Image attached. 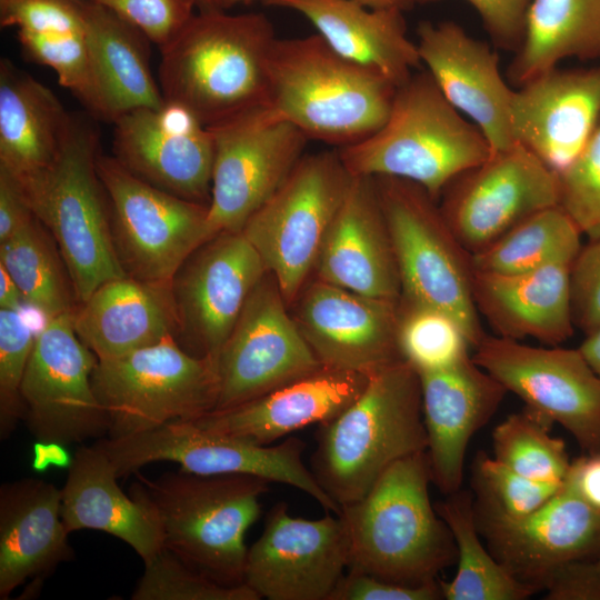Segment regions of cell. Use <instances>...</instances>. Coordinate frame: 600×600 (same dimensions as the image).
<instances>
[{"label": "cell", "instance_id": "1", "mask_svg": "<svg viewBox=\"0 0 600 600\" xmlns=\"http://www.w3.org/2000/svg\"><path fill=\"white\" fill-rule=\"evenodd\" d=\"M276 39L263 13L199 11L160 47L164 101L186 108L207 127L268 104Z\"/></svg>", "mask_w": 600, "mask_h": 600}, {"label": "cell", "instance_id": "2", "mask_svg": "<svg viewBox=\"0 0 600 600\" xmlns=\"http://www.w3.org/2000/svg\"><path fill=\"white\" fill-rule=\"evenodd\" d=\"M427 451L390 466L360 500L342 506L349 566L388 581L420 586L457 561L453 537L431 503Z\"/></svg>", "mask_w": 600, "mask_h": 600}, {"label": "cell", "instance_id": "3", "mask_svg": "<svg viewBox=\"0 0 600 600\" xmlns=\"http://www.w3.org/2000/svg\"><path fill=\"white\" fill-rule=\"evenodd\" d=\"M318 426L314 478L340 507L360 500L394 462L427 451L417 370L402 360L371 373L351 404Z\"/></svg>", "mask_w": 600, "mask_h": 600}, {"label": "cell", "instance_id": "4", "mask_svg": "<svg viewBox=\"0 0 600 600\" xmlns=\"http://www.w3.org/2000/svg\"><path fill=\"white\" fill-rule=\"evenodd\" d=\"M271 482L249 474L166 472L151 480L137 473L129 494L154 518L163 548L224 584L243 583L244 538Z\"/></svg>", "mask_w": 600, "mask_h": 600}, {"label": "cell", "instance_id": "5", "mask_svg": "<svg viewBox=\"0 0 600 600\" xmlns=\"http://www.w3.org/2000/svg\"><path fill=\"white\" fill-rule=\"evenodd\" d=\"M268 106L308 138L354 144L387 121L397 87L336 52L318 34L277 38L268 63Z\"/></svg>", "mask_w": 600, "mask_h": 600}, {"label": "cell", "instance_id": "6", "mask_svg": "<svg viewBox=\"0 0 600 600\" xmlns=\"http://www.w3.org/2000/svg\"><path fill=\"white\" fill-rule=\"evenodd\" d=\"M337 150L351 174L409 180L436 200L454 178L492 154L480 129L461 117L427 70L397 87L379 130Z\"/></svg>", "mask_w": 600, "mask_h": 600}, {"label": "cell", "instance_id": "7", "mask_svg": "<svg viewBox=\"0 0 600 600\" xmlns=\"http://www.w3.org/2000/svg\"><path fill=\"white\" fill-rule=\"evenodd\" d=\"M98 147L93 127L74 118L51 166L23 179L9 172L53 238L78 304L101 284L127 274L113 244L109 202L97 168Z\"/></svg>", "mask_w": 600, "mask_h": 600}, {"label": "cell", "instance_id": "8", "mask_svg": "<svg viewBox=\"0 0 600 600\" xmlns=\"http://www.w3.org/2000/svg\"><path fill=\"white\" fill-rule=\"evenodd\" d=\"M373 179L398 264L400 297L453 316L473 350L487 333L473 299L472 254L421 186L396 177Z\"/></svg>", "mask_w": 600, "mask_h": 600}, {"label": "cell", "instance_id": "9", "mask_svg": "<svg viewBox=\"0 0 600 600\" xmlns=\"http://www.w3.org/2000/svg\"><path fill=\"white\" fill-rule=\"evenodd\" d=\"M92 387L108 416L110 439L194 421L216 410L219 397L214 359L190 354L173 337L98 359Z\"/></svg>", "mask_w": 600, "mask_h": 600}, {"label": "cell", "instance_id": "10", "mask_svg": "<svg viewBox=\"0 0 600 600\" xmlns=\"http://www.w3.org/2000/svg\"><path fill=\"white\" fill-rule=\"evenodd\" d=\"M353 174L338 150L304 154L241 232L290 304L299 297Z\"/></svg>", "mask_w": 600, "mask_h": 600}, {"label": "cell", "instance_id": "11", "mask_svg": "<svg viewBox=\"0 0 600 600\" xmlns=\"http://www.w3.org/2000/svg\"><path fill=\"white\" fill-rule=\"evenodd\" d=\"M114 249L124 272L171 286L186 260L210 239L208 206L162 190L99 153Z\"/></svg>", "mask_w": 600, "mask_h": 600}, {"label": "cell", "instance_id": "12", "mask_svg": "<svg viewBox=\"0 0 600 600\" xmlns=\"http://www.w3.org/2000/svg\"><path fill=\"white\" fill-rule=\"evenodd\" d=\"M97 443L108 454L119 478L137 473L149 463L169 461L196 474H249L284 483L313 498L327 512L341 511L306 467L302 458L306 443L296 437L276 446H260L186 421L123 438L106 437Z\"/></svg>", "mask_w": 600, "mask_h": 600}, {"label": "cell", "instance_id": "13", "mask_svg": "<svg viewBox=\"0 0 600 600\" xmlns=\"http://www.w3.org/2000/svg\"><path fill=\"white\" fill-rule=\"evenodd\" d=\"M208 128L214 147L207 218L211 239L242 230L304 156L309 138L268 104Z\"/></svg>", "mask_w": 600, "mask_h": 600}, {"label": "cell", "instance_id": "14", "mask_svg": "<svg viewBox=\"0 0 600 600\" xmlns=\"http://www.w3.org/2000/svg\"><path fill=\"white\" fill-rule=\"evenodd\" d=\"M472 351L473 361L527 410L551 427L559 423L586 453L600 452V378L579 348L486 334Z\"/></svg>", "mask_w": 600, "mask_h": 600}, {"label": "cell", "instance_id": "15", "mask_svg": "<svg viewBox=\"0 0 600 600\" xmlns=\"http://www.w3.org/2000/svg\"><path fill=\"white\" fill-rule=\"evenodd\" d=\"M72 312L46 320L22 378V420L39 443L69 446L109 432L92 387L98 359L78 337Z\"/></svg>", "mask_w": 600, "mask_h": 600}, {"label": "cell", "instance_id": "16", "mask_svg": "<svg viewBox=\"0 0 600 600\" xmlns=\"http://www.w3.org/2000/svg\"><path fill=\"white\" fill-rule=\"evenodd\" d=\"M440 198L450 229L476 254L528 217L559 206V177L516 143L454 178Z\"/></svg>", "mask_w": 600, "mask_h": 600}, {"label": "cell", "instance_id": "17", "mask_svg": "<svg viewBox=\"0 0 600 600\" xmlns=\"http://www.w3.org/2000/svg\"><path fill=\"white\" fill-rule=\"evenodd\" d=\"M214 363L219 381L216 410L252 400L322 366L288 313L269 272L249 296Z\"/></svg>", "mask_w": 600, "mask_h": 600}, {"label": "cell", "instance_id": "18", "mask_svg": "<svg viewBox=\"0 0 600 600\" xmlns=\"http://www.w3.org/2000/svg\"><path fill=\"white\" fill-rule=\"evenodd\" d=\"M267 273L241 231L221 232L206 241L171 282L176 341L192 356L214 359Z\"/></svg>", "mask_w": 600, "mask_h": 600}, {"label": "cell", "instance_id": "19", "mask_svg": "<svg viewBox=\"0 0 600 600\" xmlns=\"http://www.w3.org/2000/svg\"><path fill=\"white\" fill-rule=\"evenodd\" d=\"M348 566L349 540L339 514L309 520L278 502L248 549L243 583L260 599L329 600Z\"/></svg>", "mask_w": 600, "mask_h": 600}, {"label": "cell", "instance_id": "20", "mask_svg": "<svg viewBox=\"0 0 600 600\" xmlns=\"http://www.w3.org/2000/svg\"><path fill=\"white\" fill-rule=\"evenodd\" d=\"M477 527L490 552L518 580L544 590L564 566L590 559L600 550V511L566 481L541 508L509 518L474 507Z\"/></svg>", "mask_w": 600, "mask_h": 600}, {"label": "cell", "instance_id": "21", "mask_svg": "<svg viewBox=\"0 0 600 600\" xmlns=\"http://www.w3.org/2000/svg\"><path fill=\"white\" fill-rule=\"evenodd\" d=\"M112 123V157L126 169L178 197L209 204L213 139L194 114L164 102L130 110Z\"/></svg>", "mask_w": 600, "mask_h": 600}, {"label": "cell", "instance_id": "22", "mask_svg": "<svg viewBox=\"0 0 600 600\" xmlns=\"http://www.w3.org/2000/svg\"><path fill=\"white\" fill-rule=\"evenodd\" d=\"M297 300L293 319L321 364L370 376L403 360L399 300L363 296L319 279Z\"/></svg>", "mask_w": 600, "mask_h": 600}, {"label": "cell", "instance_id": "23", "mask_svg": "<svg viewBox=\"0 0 600 600\" xmlns=\"http://www.w3.org/2000/svg\"><path fill=\"white\" fill-rule=\"evenodd\" d=\"M599 123L600 68L556 67L513 92L510 129L514 143L557 173L576 160Z\"/></svg>", "mask_w": 600, "mask_h": 600}, {"label": "cell", "instance_id": "24", "mask_svg": "<svg viewBox=\"0 0 600 600\" xmlns=\"http://www.w3.org/2000/svg\"><path fill=\"white\" fill-rule=\"evenodd\" d=\"M417 36L421 63L447 100L480 129L492 153L516 144L510 129L514 91L502 78L498 54L453 21H422Z\"/></svg>", "mask_w": 600, "mask_h": 600}, {"label": "cell", "instance_id": "25", "mask_svg": "<svg viewBox=\"0 0 600 600\" xmlns=\"http://www.w3.org/2000/svg\"><path fill=\"white\" fill-rule=\"evenodd\" d=\"M471 354L448 368L417 371L431 480L448 496L460 490L471 438L508 392Z\"/></svg>", "mask_w": 600, "mask_h": 600}, {"label": "cell", "instance_id": "26", "mask_svg": "<svg viewBox=\"0 0 600 600\" xmlns=\"http://www.w3.org/2000/svg\"><path fill=\"white\" fill-rule=\"evenodd\" d=\"M313 272L363 296L399 300L398 264L373 177L353 176Z\"/></svg>", "mask_w": 600, "mask_h": 600}, {"label": "cell", "instance_id": "27", "mask_svg": "<svg viewBox=\"0 0 600 600\" xmlns=\"http://www.w3.org/2000/svg\"><path fill=\"white\" fill-rule=\"evenodd\" d=\"M368 379L364 373L322 364L252 400L211 411L193 422L214 433L269 446L340 414L362 392Z\"/></svg>", "mask_w": 600, "mask_h": 600}, {"label": "cell", "instance_id": "28", "mask_svg": "<svg viewBox=\"0 0 600 600\" xmlns=\"http://www.w3.org/2000/svg\"><path fill=\"white\" fill-rule=\"evenodd\" d=\"M61 514V489L38 478L0 487V599L38 582L74 557Z\"/></svg>", "mask_w": 600, "mask_h": 600}, {"label": "cell", "instance_id": "29", "mask_svg": "<svg viewBox=\"0 0 600 600\" xmlns=\"http://www.w3.org/2000/svg\"><path fill=\"white\" fill-rule=\"evenodd\" d=\"M556 262L517 273L476 271L473 299L496 336L559 346L571 338V266Z\"/></svg>", "mask_w": 600, "mask_h": 600}, {"label": "cell", "instance_id": "30", "mask_svg": "<svg viewBox=\"0 0 600 600\" xmlns=\"http://www.w3.org/2000/svg\"><path fill=\"white\" fill-rule=\"evenodd\" d=\"M307 18L339 54L372 69L396 87L420 67L417 43L407 34L403 11L370 9L353 0H260Z\"/></svg>", "mask_w": 600, "mask_h": 600}, {"label": "cell", "instance_id": "31", "mask_svg": "<svg viewBox=\"0 0 600 600\" xmlns=\"http://www.w3.org/2000/svg\"><path fill=\"white\" fill-rule=\"evenodd\" d=\"M74 330L97 359L119 357L173 337L171 286L128 274L101 284L72 312Z\"/></svg>", "mask_w": 600, "mask_h": 600}, {"label": "cell", "instance_id": "32", "mask_svg": "<svg viewBox=\"0 0 600 600\" xmlns=\"http://www.w3.org/2000/svg\"><path fill=\"white\" fill-rule=\"evenodd\" d=\"M118 478L97 442L80 447L61 488L62 520L69 533L92 529L114 536L146 563L163 549L162 533L150 512L121 490Z\"/></svg>", "mask_w": 600, "mask_h": 600}, {"label": "cell", "instance_id": "33", "mask_svg": "<svg viewBox=\"0 0 600 600\" xmlns=\"http://www.w3.org/2000/svg\"><path fill=\"white\" fill-rule=\"evenodd\" d=\"M74 117L51 89L11 61H0V167L16 179L53 163Z\"/></svg>", "mask_w": 600, "mask_h": 600}, {"label": "cell", "instance_id": "34", "mask_svg": "<svg viewBox=\"0 0 600 600\" xmlns=\"http://www.w3.org/2000/svg\"><path fill=\"white\" fill-rule=\"evenodd\" d=\"M84 36L100 103V119L113 122L166 101L149 63V42L138 28L92 1H81Z\"/></svg>", "mask_w": 600, "mask_h": 600}, {"label": "cell", "instance_id": "35", "mask_svg": "<svg viewBox=\"0 0 600 600\" xmlns=\"http://www.w3.org/2000/svg\"><path fill=\"white\" fill-rule=\"evenodd\" d=\"M569 58L600 60V0H532L509 79L521 86Z\"/></svg>", "mask_w": 600, "mask_h": 600}, {"label": "cell", "instance_id": "36", "mask_svg": "<svg viewBox=\"0 0 600 600\" xmlns=\"http://www.w3.org/2000/svg\"><path fill=\"white\" fill-rule=\"evenodd\" d=\"M457 548V571L450 581L438 579L447 600H524L538 592L512 576L479 539L471 498L460 490L434 506Z\"/></svg>", "mask_w": 600, "mask_h": 600}, {"label": "cell", "instance_id": "37", "mask_svg": "<svg viewBox=\"0 0 600 600\" xmlns=\"http://www.w3.org/2000/svg\"><path fill=\"white\" fill-rule=\"evenodd\" d=\"M0 266L16 282L23 302L46 320L77 307L64 261L53 238L37 217L0 243Z\"/></svg>", "mask_w": 600, "mask_h": 600}, {"label": "cell", "instance_id": "38", "mask_svg": "<svg viewBox=\"0 0 600 600\" xmlns=\"http://www.w3.org/2000/svg\"><path fill=\"white\" fill-rule=\"evenodd\" d=\"M579 228L560 206L541 210L472 254L476 271L517 273L573 261L581 248Z\"/></svg>", "mask_w": 600, "mask_h": 600}, {"label": "cell", "instance_id": "39", "mask_svg": "<svg viewBox=\"0 0 600 600\" xmlns=\"http://www.w3.org/2000/svg\"><path fill=\"white\" fill-rule=\"evenodd\" d=\"M551 428L526 408L508 416L492 431L494 458L533 481L563 484L571 461Z\"/></svg>", "mask_w": 600, "mask_h": 600}, {"label": "cell", "instance_id": "40", "mask_svg": "<svg viewBox=\"0 0 600 600\" xmlns=\"http://www.w3.org/2000/svg\"><path fill=\"white\" fill-rule=\"evenodd\" d=\"M398 346L402 359L418 372L448 368L472 350L468 333L453 316L401 297Z\"/></svg>", "mask_w": 600, "mask_h": 600}, {"label": "cell", "instance_id": "41", "mask_svg": "<svg viewBox=\"0 0 600 600\" xmlns=\"http://www.w3.org/2000/svg\"><path fill=\"white\" fill-rule=\"evenodd\" d=\"M17 34L26 56L51 68L60 84L100 119V103L84 29L57 32L18 30Z\"/></svg>", "mask_w": 600, "mask_h": 600}, {"label": "cell", "instance_id": "42", "mask_svg": "<svg viewBox=\"0 0 600 600\" xmlns=\"http://www.w3.org/2000/svg\"><path fill=\"white\" fill-rule=\"evenodd\" d=\"M132 600H259L247 584L224 586L191 568L163 548L150 561Z\"/></svg>", "mask_w": 600, "mask_h": 600}, {"label": "cell", "instance_id": "43", "mask_svg": "<svg viewBox=\"0 0 600 600\" xmlns=\"http://www.w3.org/2000/svg\"><path fill=\"white\" fill-rule=\"evenodd\" d=\"M476 482L478 504L509 518L534 512L563 486L533 481L486 454L476 461Z\"/></svg>", "mask_w": 600, "mask_h": 600}, {"label": "cell", "instance_id": "44", "mask_svg": "<svg viewBox=\"0 0 600 600\" xmlns=\"http://www.w3.org/2000/svg\"><path fill=\"white\" fill-rule=\"evenodd\" d=\"M36 336L20 310L0 308V438L7 439L22 420V378Z\"/></svg>", "mask_w": 600, "mask_h": 600}, {"label": "cell", "instance_id": "45", "mask_svg": "<svg viewBox=\"0 0 600 600\" xmlns=\"http://www.w3.org/2000/svg\"><path fill=\"white\" fill-rule=\"evenodd\" d=\"M559 177V206L582 236L600 237V123L594 133Z\"/></svg>", "mask_w": 600, "mask_h": 600}, {"label": "cell", "instance_id": "46", "mask_svg": "<svg viewBox=\"0 0 600 600\" xmlns=\"http://www.w3.org/2000/svg\"><path fill=\"white\" fill-rule=\"evenodd\" d=\"M113 11L159 47L196 14L197 0H89Z\"/></svg>", "mask_w": 600, "mask_h": 600}, {"label": "cell", "instance_id": "47", "mask_svg": "<svg viewBox=\"0 0 600 600\" xmlns=\"http://www.w3.org/2000/svg\"><path fill=\"white\" fill-rule=\"evenodd\" d=\"M82 0H1V27L31 32L82 31Z\"/></svg>", "mask_w": 600, "mask_h": 600}, {"label": "cell", "instance_id": "48", "mask_svg": "<svg viewBox=\"0 0 600 600\" xmlns=\"http://www.w3.org/2000/svg\"><path fill=\"white\" fill-rule=\"evenodd\" d=\"M574 327L584 336L600 328V237L581 246L571 266Z\"/></svg>", "mask_w": 600, "mask_h": 600}, {"label": "cell", "instance_id": "49", "mask_svg": "<svg viewBox=\"0 0 600 600\" xmlns=\"http://www.w3.org/2000/svg\"><path fill=\"white\" fill-rule=\"evenodd\" d=\"M439 579V578H438ZM442 599L439 581L408 586L348 569L329 600H438Z\"/></svg>", "mask_w": 600, "mask_h": 600}, {"label": "cell", "instance_id": "50", "mask_svg": "<svg viewBox=\"0 0 600 600\" xmlns=\"http://www.w3.org/2000/svg\"><path fill=\"white\" fill-rule=\"evenodd\" d=\"M439 0H412L427 4ZM480 16L494 44L518 50L524 32L526 18L532 0H466Z\"/></svg>", "mask_w": 600, "mask_h": 600}, {"label": "cell", "instance_id": "51", "mask_svg": "<svg viewBox=\"0 0 600 600\" xmlns=\"http://www.w3.org/2000/svg\"><path fill=\"white\" fill-rule=\"evenodd\" d=\"M548 600H600V573L590 559L571 562L544 587Z\"/></svg>", "mask_w": 600, "mask_h": 600}, {"label": "cell", "instance_id": "52", "mask_svg": "<svg viewBox=\"0 0 600 600\" xmlns=\"http://www.w3.org/2000/svg\"><path fill=\"white\" fill-rule=\"evenodd\" d=\"M34 217L16 179L0 167V243L10 239Z\"/></svg>", "mask_w": 600, "mask_h": 600}, {"label": "cell", "instance_id": "53", "mask_svg": "<svg viewBox=\"0 0 600 600\" xmlns=\"http://www.w3.org/2000/svg\"><path fill=\"white\" fill-rule=\"evenodd\" d=\"M566 482L589 506L600 511V452L587 453L573 460Z\"/></svg>", "mask_w": 600, "mask_h": 600}, {"label": "cell", "instance_id": "54", "mask_svg": "<svg viewBox=\"0 0 600 600\" xmlns=\"http://www.w3.org/2000/svg\"><path fill=\"white\" fill-rule=\"evenodd\" d=\"M21 292L7 270L0 266V308L20 310Z\"/></svg>", "mask_w": 600, "mask_h": 600}, {"label": "cell", "instance_id": "55", "mask_svg": "<svg viewBox=\"0 0 600 600\" xmlns=\"http://www.w3.org/2000/svg\"><path fill=\"white\" fill-rule=\"evenodd\" d=\"M579 349L600 378V328L586 334Z\"/></svg>", "mask_w": 600, "mask_h": 600}, {"label": "cell", "instance_id": "56", "mask_svg": "<svg viewBox=\"0 0 600 600\" xmlns=\"http://www.w3.org/2000/svg\"><path fill=\"white\" fill-rule=\"evenodd\" d=\"M370 9H399L406 11L414 4L412 0H353Z\"/></svg>", "mask_w": 600, "mask_h": 600}, {"label": "cell", "instance_id": "57", "mask_svg": "<svg viewBox=\"0 0 600 600\" xmlns=\"http://www.w3.org/2000/svg\"><path fill=\"white\" fill-rule=\"evenodd\" d=\"M199 11L221 10L217 0H197Z\"/></svg>", "mask_w": 600, "mask_h": 600}, {"label": "cell", "instance_id": "58", "mask_svg": "<svg viewBox=\"0 0 600 600\" xmlns=\"http://www.w3.org/2000/svg\"><path fill=\"white\" fill-rule=\"evenodd\" d=\"M217 1L221 10H228L241 3L247 4L253 0H217Z\"/></svg>", "mask_w": 600, "mask_h": 600}, {"label": "cell", "instance_id": "59", "mask_svg": "<svg viewBox=\"0 0 600 600\" xmlns=\"http://www.w3.org/2000/svg\"><path fill=\"white\" fill-rule=\"evenodd\" d=\"M596 558L592 561V564L593 567L596 568V570L600 573V550L597 552V554L594 556Z\"/></svg>", "mask_w": 600, "mask_h": 600}, {"label": "cell", "instance_id": "60", "mask_svg": "<svg viewBox=\"0 0 600 600\" xmlns=\"http://www.w3.org/2000/svg\"><path fill=\"white\" fill-rule=\"evenodd\" d=\"M1 1V0H0Z\"/></svg>", "mask_w": 600, "mask_h": 600}]
</instances>
